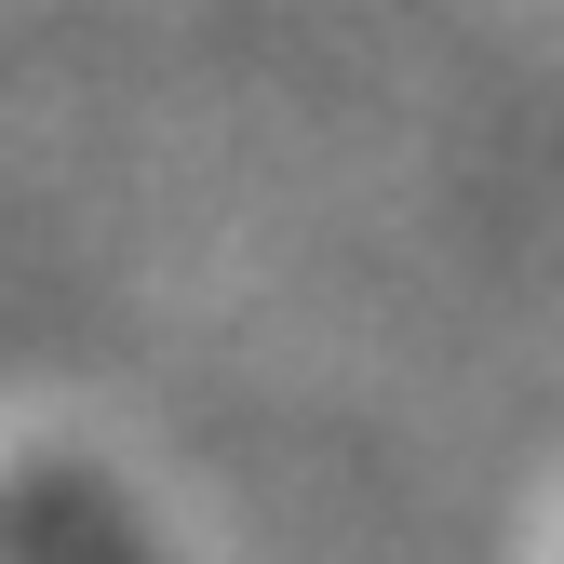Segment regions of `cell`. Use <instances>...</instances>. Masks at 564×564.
I'll return each mask as SVG.
<instances>
[{
    "mask_svg": "<svg viewBox=\"0 0 564 564\" xmlns=\"http://www.w3.org/2000/svg\"><path fill=\"white\" fill-rule=\"evenodd\" d=\"M0 551L14 564H134L121 524L95 511V484H67V470H14L0 484Z\"/></svg>",
    "mask_w": 564,
    "mask_h": 564,
    "instance_id": "obj_1",
    "label": "cell"
}]
</instances>
